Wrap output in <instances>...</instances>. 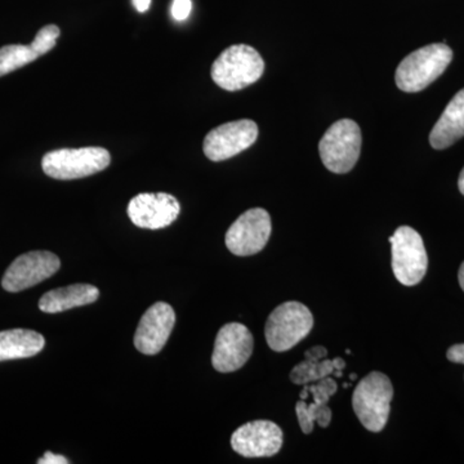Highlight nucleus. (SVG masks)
Returning <instances> with one entry per match:
<instances>
[{
    "mask_svg": "<svg viewBox=\"0 0 464 464\" xmlns=\"http://www.w3.org/2000/svg\"><path fill=\"white\" fill-rule=\"evenodd\" d=\"M451 60L453 51L445 43H435L411 52L396 69V85L406 93L426 90L448 69Z\"/></svg>",
    "mask_w": 464,
    "mask_h": 464,
    "instance_id": "1",
    "label": "nucleus"
},
{
    "mask_svg": "<svg viewBox=\"0 0 464 464\" xmlns=\"http://www.w3.org/2000/svg\"><path fill=\"white\" fill-rule=\"evenodd\" d=\"M265 72L264 58L253 47L235 44L213 63V82L222 90L235 92L256 83Z\"/></svg>",
    "mask_w": 464,
    "mask_h": 464,
    "instance_id": "2",
    "label": "nucleus"
},
{
    "mask_svg": "<svg viewBox=\"0 0 464 464\" xmlns=\"http://www.w3.org/2000/svg\"><path fill=\"white\" fill-rule=\"evenodd\" d=\"M393 387L390 378L372 372L359 382L353 391V411L368 431L381 432L389 420Z\"/></svg>",
    "mask_w": 464,
    "mask_h": 464,
    "instance_id": "3",
    "label": "nucleus"
},
{
    "mask_svg": "<svg viewBox=\"0 0 464 464\" xmlns=\"http://www.w3.org/2000/svg\"><path fill=\"white\" fill-rule=\"evenodd\" d=\"M111 163V155L103 148L61 149L43 157V172L51 179L70 181L102 172Z\"/></svg>",
    "mask_w": 464,
    "mask_h": 464,
    "instance_id": "4",
    "label": "nucleus"
},
{
    "mask_svg": "<svg viewBox=\"0 0 464 464\" xmlns=\"http://www.w3.org/2000/svg\"><path fill=\"white\" fill-rule=\"evenodd\" d=\"M314 316L301 302L290 301L275 308L266 323L265 335L268 346L284 353L304 340L313 331Z\"/></svg>",
    "mask_w": 464,
    "mask_h": 464,
    "instance_id": "5",
    "label": "nucleus"
},
{
    "mask_svg": "<svg viewBox=\"0 0 464 464\" xmlns=\"http://www.w3.org/2000/svg\"><path fill=\"white\" fill-rule=\"evenodd\" d=\"M362 130L351 119H342L331 125L319 143L324 166L333 173L353 170L362 151Z\"/></svg>",
    "mask_w": 464,
    "mask_h": 464,
    "instance_id": "6",
    "label": "nucleus"
},
{
    "mask_svg": "<svg viewBox=\"0 0 464 464\" xmlns=\"http://www.w3.org/2000/svg\"><path fill=\"white\" fill-rule=\"evenodd\" d=\"M390 241L396 279L405 286H414L422 282L429 268L422 237L414 228L401 226L390 237Z\"/></svg>",
    "mask_w": 464,
    "mask_h": 464,
    "instance_id": "7",
    "label": "nucleus"
},
{
    "mask_svg": "<svg viewBox=\"0 0 464 464\" xmlns=\"http://www.w3.org/2000/svg\"><path fill=\"white\" fill-rule=\"evenodd\" d=\"M271 217L262 208L246 210L226 232V246L239 257L257 255L271 237Z\"/></svg>",
    "mask_w": 464,
    "mask_h": 464,
    "instance_id": "8",
    "label": "nucleus"
},
{
    "mask_svg": "<svg viewBox=\"0 0 464 464\" xmlns=\"http://www.w3.org/2000/svg\"><path fill=\"white\" fill-rule=\"evenodd\" d=\"M61 261L54 253L45 250L25 253L14 259L3 276V289L9 293L23 292L50 279L60 270Z\"/></svg>",
    "mask_w": 464,
    "mask_h": 464,
    "instance_id": "9",
    "label": "nucleus"
},
{
    "mask_svg": "<svg viewBox=\"0 0 464 464\" xmlns=\"http://www.w3.org/2000/svg\"><path fill=\"white\" fill-rule=\"evenodd\" d=\"M255 340L246 325L226 324L219 329L213 350L212 364L219 373H232L246 364L253 353Z\"/></svg>",
    "mask_w": 464,
    "mask_h": 464,
    "instance_id": "10",
    "label": "nucleus"
},
{
    "mask_svg": "<svg viewBox=\"0 0 464 464\" xmlns=\"http://www.w3.org/2000/svg\"><path fill=\"white\" fill-rule=\"evenodd\" d=\"M258 139V125L253 121H231L210 130L204 139L203 150L212 161L227 160L250 148Z\"/></svg>",
    "mask_w": 464,
    "mask_h": 464,
    "instance_id": "11",
    "label": "nucleus"
},
{
    "mask_svg": "<svg viewBox=\"0 0 464 464\" xmlns=\"http://www.w3.org/2000/svg\"><path fill=\"white\" fill-rule=\"evenodd\" d=\"M181 206L173 195L166 192H143L128 204V217L137 227L160 230L176 221Z\"/></svg>",
    "mask_w": 464,
    "mask_h": 464,
    "instance_id": "12",
    "label": "nucleus"
},
{
    "mask_svg": "<svg viewBox=\"0 0 464 464\" xmlns=\"http://www.w3.org/2000/svg\"><path fill=\"white\" fill-rule=\"evenodd\" d=\"M283 431L271 420L243 424L231 436V447L246 458L273 457L283 447Z\"/></svg>",
    "mask_w": 464,
    "mask_h": 464,
    "instance_id": "13",
    "label": "nucleus"
},
{
    "mask_svg": "<svg viewBox=\"0 0 464 464\" xmlns=\"http://www.w3.org/2000/svg\"><path fill=\"white\" fill-rule=\"evenodd\" d=\"M176 324L170 304L157 302L143 314L134 334V346L143 355H157L166 346Z\"/></svg>",
    "mask_w": 464,
    "mask_h": 464,
    "instance_id": "14",
    "label": "nucleus"
},
{
    "mask_svg": "<svg viewBox=\"0 0 464 464\" xmlns=\"http://www.w3.org/2000/svg\"><path fill=\"white\" fill-rule=\"evenodd\" d=\"M462 137H464V90L458 92L440 116L438 123L430 134V143L433 149L445 150L450 148Z\"/></svg>",
    "mask_w": 464,
    "mask_h": 464,
    "instance_id": "15",
    "label": "nucleus"
},
{
    "mask_svg": "<svg viewBox=\"0 0 464 464\" xmlns=\"http://www.w3.org/2000/svg\"><path fill=\"white\" fill-rule=\"evenodd\" d=\"M99 297L100 290L96 286L91 284H74L45 293L39 301V308L45 314L65 313L72 308L93 304Z\"/></svg>",
    "mask_w": 464,
    "mask_h": 464,
    "instance_id": "16",
    "label": "nucleus"
},
{
    "mask_svg": "<svg viewBox=\"0 0 464 464\" xmlns=\"http://www.w3.org/2000/svg\"><path fill=\"white\" fill-rule=\"evenodd\" d=\"M44 346V337L38 332L29 329L0 332V362L38 355Z\"/></svg>",
    "mask_w": 464,
    "mask_h": 464,
    "instance_id": "17",
    "label": "nucleus"
},
{
    "mask_svg": "<svg viewBox=\"0 0 464 464\" xmlns=\"http://www.w3.org/2000/svg\"><path fill=\"white\" fill-rule=\"evenodd\" d=\"M38 53L32 44H9L0 48V76L16 72L21 67L29 65L33 61L38 60Z\"/></svg>",
    "mask_w": 464,
    "mask_h": 464,
    "instance_id": "18",
    "label": "nucleus"
},
{
    "mask_svg": "<svg viewBox=\"0 0 464 464\" xmlns=\"http://www.w3.org/2000/svg\"><path fill=\"white\" fill-rule=\"evenodd\" d=\"M333 372H334L333 360L328 357L320 362L304 359L292 369L289 378L293 383L304 386V384L315 383L323 378L331 377Z\"/></svg>",
    "mask_w": 464,
    "mask_h": 464,
    "instance_id": "19",
    "label": "nucleus"
},
{
    "mask_svg": "<svg viewBox=\"0 0 464 464\" xmlns=\"http://www.w3.org/2000/svg\"><path fill=\"white\" fill-rule=\"evenodd\" d=\"M295 413L302 432L307 435L314 431V424L317 423L323 429H326L332 422V411L328 404L320 405L313 402L308 405L304 400H301L295 405Z\"/></svg>",
    "mask_w": 464,
    "mask_h": 464,
    "instance_id": "20",
    "label": "nucleus"
},
{
    "mask_svg": "<svg viewBox=\"0 0 464 464\" xmlns=\"http://www.w3.org/2000/svg\"><path fill=\"white\" fill-rule=\"evenodd\" d=\"M60 34V27L56 25L44 26L36 34L32 43V47L43 56V54L48 53V52L56 47V42Z\"/></svg>",
    "mask_w": 464,
    "mask_h": 464,
    "instance_id": "21",
    "label": "nucleus"
},
{
    "mask_svg": "<svg viewBox=\"0 0 464 464\" xmlns=\"http://www.w3.org/2000/svg\"><path fill=\"white\" fill-rule=\"evenodd\" d=\"M308 391L313 395L314 402L316 404H328L332 396L337 392V382L331 377L323 378V380L315 382V383L306 384Z\"/></svg>",
    "mask_w": 464,
    "mask_h": 464,
    "instance_id": "22",
    "label": "nucleus"
},
{
    "mask_svg": "<svg viewBox=\"0 0 464 464\" xmlns=\"http://www.w3.org/2000/svg\"><path fill=\"white\" fill-rule=\"evenodd\" d=\"M191 9V0H173L172 16L174 20L181 23V21H185L186 18L190 16Z\"/></svg>",
    "mask_w": 464,
    "mask_h": 464,
    "instance_id": "23",
    "label": "nucleus"
},
{
    "mask_svg": "<svg viewBox=\"0 0 464 464\" xmlns=\"http://www.w3.org/2000/svg\"><path fill=\"white\" fill-rule=\"evenodd\" d=\"M447 357L451 362L464 364V343L454 344L449 348Z\"/></svg>",
    "mask_w": 464,
    "mask_h": 464,
    "instance_id": "24",
    "label": "nucleus"
},
{
    "mask_svg": "<svg viewBox=\"0 0 464 464\" xmlns=\"http://www.w3.org/2000/svg\"><path fill=\"white\" fill-rule=\"evenodd\" d=\"M326 356H328V350L324 346H314L304 353V359L313 360V362H320L326 359Z\"/></svg>",
    "mask_w": 464,
    "mask_h": 464,
    "instance_id": "25",
    "label": "nucleus"
},
{
    "mask_svg": "<svg viewBox=\"0 0 464 464\" xmlns=\"http://www.w3.org/2000/svg\"><path fill=\"white\" fill-rule=\"evenodd\" d=\"M69 460L65 457L57 456L52 451H45L44 456L38 460V464H67Z\"/></svg>",
    "mask_w": 464,
    "mask_h": 464,
    "instance_id": "26",
    "label": "nucleus"
},
{
    "mask_svg": "<svg viewBox=\"0 0 464 464\" xmlns=\"http://www.w3.org/2000/svg\"><path fill=\"white\" fill-rule=\"evenodd\" d=\"M133 5L140 14H145L151 5V0H133Z\"/></svg>",
    "mask_w": 464,
    "mask_h": 464,
    "instance_id": "27",
    "label": "nucleus"
},
{
    "mask_svg": "<svg viewBox=\"0 0 464 464\" xmlns=\"http://www.w3.org/2000/svg\"><path fill=\"white\" fill-rule=\"evenodd\" d=\"M333 366H334V371H343L346 368V362L342 357H335L333 359Z\"/></svg>",
    "mask_w": 464,
    "mask_h": 464,
    "instance_id": "28",
    "label": "nucleus"
},
{
    "mask_svg": "<svg viewBox=\"0 0 464 464\" xmlns=\"http://www.w3.org/2000/svg\"><path fill=\"white\" fill-rule=\"evenodd\" d=\"M458 279H459L460 288L463 289L464 292V262L459 268V274H458Z\"/></svg>",
    "mask_w": 464,
    "mask_h": 464,
    "instance_id": "29",
    "label": "nucleus"
},
{
    "mask_svg": "<svg viewBox=\"0 0 464 464\" xmlns=\"http://www.w3.org/2000/svg\"><path fill=\"white\" fill-rule=\"evenodd\" d=\"M458 188H459V191L464 195V168L462 172H460L459 181H458Z\"/></svg>",
    "mask_w": 464,
    "mask_h": 464,
    "instance_id": "30",
    "label": "nucleus"
},
{
    "mask_svg": "<svg viewBox=\"0 0 464 464\" xmlns=\"http://www.w3.org/2000/svg\"><path fill=\"white\" fill-rule=\"evenodd\" d=\"M308 396H310V391H308L306 384L304 386V390H302L301 395H299V398L301 400H306L308 399Z\"/></svg>",
    "mask_w": 464,
    "mask_h": 464,
    "instance_id": "31",
    "label": "nucleus"
},
{
    "mask_svg": "<svg viewBox=\"0 0 464 464\" xmlns=\"http://www.w3.org/2000/svg\"><path fill=\"white\" fill-rule=\"evenodd\" d=\"M333 374H334L335 377H337V378H341L342 377V371H334V372H333Z\"/></svg>",
    "mask_w": 464,
    "mask_h": 464,
    "instance_id": "32",
    "label": "nucleus"
},
{
    "mask_svg": "<svg viewBox=\"0 0 464 464\" xmlns=\"http://www.w3.org/2000/svg\"><path fill=\"white\" fill-rule=\"evenodd\" d=\"M351 381H355L357 378V375L355 373L350 375Z\"/></svg>",
    "mask_w": 464,
    "mask_h": 464,
    "instance_id": "33",
    "label": "nucleus"
}]
</instances>
